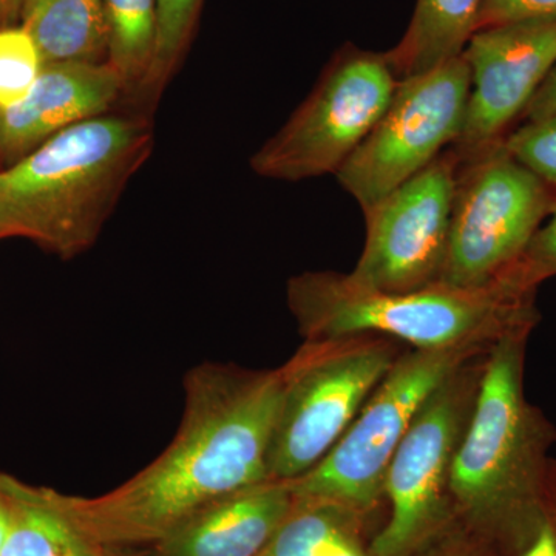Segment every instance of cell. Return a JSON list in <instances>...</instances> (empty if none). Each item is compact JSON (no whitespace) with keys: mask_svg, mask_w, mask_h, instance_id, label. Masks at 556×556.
<instances>
[{"mask_svg":"<svg viewBox=\"0 0 556 556\" xmlns=\"http://www.w3.org/2000/svg\"><path fill=\"white\" fill-rule=\"evenodd\" d=\"M510 556H556V459L548 468L540 517L532 532Z\"/></svg>","mask_w":556,"mask_h":556,"instance_id":"obj_25","label":"cell"},{"mask_svg":"<svg viewBox=\"0 0 556 556\" xmlns=\"http://www.w3.org/2000/svg\"><path fill=\"white\" fill-rule=\"evenodd\" d=\"M433 556H490L485 551H479L475 547L470 548L467 543H455L445 551L438 552Z\"/></svg>","mask_w":556,"mask_h":556,"instance_id":"obj_28","label":"cell"},{"mask_svg":"<svg viewBox=\"0 0 556 556\" xmlns=\"http://www.w3.org/2000/svg\"><path fill=\"white\" fill-rule=\"evenodd\" d=\"M489 351L412 348L397 356L331 452L288 482L292 495L331 501L358 514L371 510L383 495L388 466L427 399L456 368Z\"/></svg>","mask_w":556,"mask_h":556,"instance_id":"obj_6","label":"cell"},{"mask_svg":"<svg viewBox=\"0 0 556 556\" xmlns=\"http://www.w3.org/2000/svg\"><path fill=\"white\" fill-rule=\"evenodd\" d=\"M556 0H481L477 31L515 22L555 20Z\"/></svg>","mask_w":556,"mask_h":556,"instance_id":"obj_24","label":"cell"},{"mask_svg":"<svg viewBox=\"0 0 556 556\" xmlns=\"http://www.w3.org/2000/svg\"><path fill=\"white\" fill-rule=\"evenodd\" d=\"M358 515L331 501L295 497L283 525L260 556H369L358 541Z\"/></svg>","mask_w":556,"mask_h":556,"instance_id":"obj_18","label":"cell"},{"mask_svg":"<svg viewBox=\"0 0 556 556\" xmlns=\"http://www.w3.org/2000/svg\"><path fill=\"white\" fill-rule=\"evenodd\" d=\"M459 161L445 150L426 169L364 211L367 239L350 276L383 292L439 283L455 204Z\"/></svg>","mask_w":556,"mask_h":556,"instance_id":"obj_11","label":"cell"},{"mask_svg":"<svg viewBox=\"0 0 556 556\" xmlns=\"http://www.w3.org/2000/svg\"><path fill=\"white\" fill-rule=\"evenodd\" d=\"M137 556H153L152 551L150 548H142V551H139V554Z\"/></svg>","mask_w":556,"mask_h":556,"instance_id":"obj_30","label":"cell"},{"mask_svg":"<svg viewBox=\"0 0 556 556\" xmlns=\"http://www.w3.org/2000/svg\"><path fill=\"white\" fill-rule=\"evenodd\" d=\"M399 83L388 53L345 47L287 124L252 156V170L278 181L338 174L375 129Z\"/></svg>","mask_w":556,"mask_h":556,"instance_id":"obj_7","label":"cell"},{"mask_svg":"<svg viewBox=\"0 0 556 556\" xmlns=\"http://www.w3.org/2000/svg\"><path fill=\"white\" fill-rule=\"evenodd\" d=\"M399 354L382 336L305 340L285 368L268 452L273 481H294L331 452Z\"/></svg>","mask_w":556,"mask_h":556,"instance_id":"obj_5","label":"cell"},{"mask_svg":"<svg viewBox=\"0 0 556 556\" xmlns=\"http://www.w3.org/2000/svg\"><path fill=\"white\" fill-rule=\"evenodd\" d=\"M295 497L288 482H260L208 504L150 547L153 556H260Z\"/></svg>","mask_w":556,"mask_h":556,"instance_id":"obj_14","label":"cell"},{"mask_svg":"<svg viewBox=\"0 0 556 556\" xmlns=\"http://www.w3.org/2000/svg\"><path fill=\"white\" fill-rule=\"evenodd\" d=\"M42 68L38 47L22 25L0 28V110L21 104Z\"/></svg>","mask_w":556,"mask_h":556,"instance_id":"obj_21","label":"cell"},{"mask_svg":"<svg viewBox=\"0 0 556 556\" xmlns=\"http://www.w3.org/2000/svg\"><path fill=\"white\" fill-rule=\"evenodd\" d=\"M556 276V201L546 223L536 230L525 254L506 274L526 291L536 292L543 281Z\"/></svg>","mask_w":556,"mask_h":556,"instance_id":"obj_23","label":"cell"},{"mask_svg":"<svg viewBox=\"0 0 556 556\" xmlns=\"http://www.w3.org/2000/svg\"><path fill=\"white\" fill-rule=\"evenodd\" d=\"M152 146L142 113H108L54 135L0 170V239L22 237L64 260L83 254Z\"/></svg>","mask_w":556,"mask_h":556,"instance_id":"obj_2","label":"cell"},{"mask_svg":"<svg viewBox=\"0 0 556 556\" xmlns=\"http://www.w3.org/2000/svg\"><path fill=\"white\" fill-rule=\"evenodd\" d=\"M13 521L0 556H137L142 548H118L83 535L53 504L43 486L10 475Z\"/></svg>","mask_w":556,"mask_h":556,"instance_id":"obj_16","label":"cell"},{"mask_svg":"<svg viewBox=\"0 0 556 556\" xmlns=\"http://www.w3.org/2000/svg\"><path fill=\"white\" fill-rule=\"evenodd\" d=\"M485 354L456 368L427 399L388 466L390 519L369 556H408L447 522L453 460L477 399Z\"/></svg>","mask_w":556,"mask_h":556,"instance_id":"obj_9","label":"cell"},{"mask_svg":"<svg viewBox=\"0 0 556 556\" xmlns=\"http://www.w3.org/2000/svg\"><path fill=\"white\" fill-rule=\"evenodd\" d=\"M14 514V495L11 492L10 475L0 471V551L9 535Z\"/></svg>","mask_w":556,"mask_h":556,"instance_id":"obj_27","label":"cell"},{"mask_svg":"<svg viewBox=\"0 0 556 556\" xmlns=\"http://www.w3.org/2000/svg\"><path fill=\"white\" fill-rule=\"evenodd\" d=\"M535 295L507 277L484 288L434 283L383 292L332 270L299 274L287 288L305 340L382 336L428 351H489L510 332L535 328Z\"/></svg>","mask_w":556,"mask_h":556,"instance_id":"obj_4","label":"cell"},{"mask_svg":"<svg viewBox=\"0 0 556 556\" xmlns=\"http://www.w3.org/2000/svg\"><path fill=\"white\" fill-rule=\"evenodd\" d=\"M123 100V83L108 62L43 64L30 94L0 110V161L10 166L62 130L108 115Z\"/></svg>","mask_w":556,"mask_h":556,"instance_id":"obj_13","label":"cell"},{"mask_svg":"<svg viewBox=\"0 0 556 556\" xmlns=\"http://www.w3.org/2000/svg\"><path fill=\"white\" fill-rule=\"evenodd\" d=\"M463 54L470 68V97L463 130L450 148L459 164L501 144L526 113L556 65V17L482 28Z\"/></svg>","mask_w":556,"mask_h":556,"instance_id":"obj_12","label":"cell"},{"mask_svg":"<svg viewBox=\"0 0 556 556\" xmlns=\"http://www.w3.org/2000/svg\"><path fill=\"white\" fill-rule=\"evenodd\" d=\"M501 144L511 159L556 189V113L547 118L527 121Z\"/></svg>","mask_w":556,"mask_h":556,"instance_id":"obj_22","label":"cell"},{"mask_svg":"<svg viewBox=\"0 0 556 556\" xmlns=\"http://www.w3.org/2000/svg\"><path fill=\"white\" fill-rule=\"evenodd\" d=\"M555 189L503 148L459 164L447 254L439 283L484 288L517 265L551 214Z\"/></svg>","mask_w":556,"mask_h":556,"instance_id":"obj_8","label":"cell"},{"mask_svg":"<svg viewBox=\"0 0 556 556\" xmlns=\"http://www.w3.org/2000/svg\"><path fill=\"white\" fill-rule=\"evenodd\" d=\"M22 27L43 64H105L109 24L104 0H24Z\"/></svg>","mask_w":556,"mask_h":556,"instance_id":"obj_15","label":"cell"},{"mask_svg":"<svg viewBox=\"0 0 556 556\" xmlns=\"http://www.w3.org/2000/svg\"><path fill=\"white\" fill-rule=\"evenodd\" d=\"M470 83L464 54L399 83L375 129L336 174L364 211L455 144Z\"/></svg>","mask_w":556,"mask_h":556,"instance_id":"obj_10","label":"cell"},{"mask_svg":"<svg viewBox=\"0 0 556 556\" xmlns=\"http://www.w3.org/2000/svg\"><path fill=\"white\" fill-rule=\"evenodd\" d=\"M481 0H417L408 30L387 51L399 79L422 75L460 56L477 31Z\"/></svg>","mask_w":556,"mask_h":556,"instance_id":"obj_17","label":"cell"},{"mask_svg":"<svg viewBox=\"0 0 556 556\" xmlns=\"http://www.w3.org/2000/svg\"><path fill=\"white\" fill-rule=\"evenodd\" d=\"M109 24L108 64L135 101L148 78L159 31V0H104Z\"/></svg>","mask_w":556,"mask_h":556,"instance_id":"obj_19","label":"cell"},{"mask_svg":"<svg viewBox=\"0 0 556 556\" xmlns=\"http://www.w3.org/2000/svg\"><path fill=\"white\" fill-rule=\"evenodd\" d=\"M203 0H159L155 54L134 104L155 105L177 72L192 38Z\"/></svg>","mask_w":556,"mask_h":556,"instance_id":"obj_20","label":"cell"},{"mask_svg":"<svg viewBox=\"0 0 556 556\" xmlns=\"http://www.w3.org/2000/svg\"><path fill=\"white\" fill-rule=\"evenodd\" d=\"M0 2L3 3V7H5L7 10V14H9L10 11L21 9L22 3H24V0H0Z\"/></svg>","mask_w":556,"mask_h":556,"instance_id":"obj_29","label":"cell"},{"mask_svg":"<svg viewBox=\"0 0 556 556\" xmlns=\"http://www.w3.org/2000/svg\"><path fill=\"white\" fill-rule=\"evenodd\" d=\"M285 368L252 371L206 362L185 378V412L169 447L104 495L43 486L83 535L118 548H150L208 504L269 481L268 452Z\"/></svg>","mask_w":556,"mask_h":556,"instance_id":"obj_1","label":"cell"},{"mask_svg":"<svg viewBox=\"0 0 556 556\" xmlns=\"http://www.w3.org/2000/svg\"><path fill=\"white\" fill-rule=\"evenodd\" d=\"M556 113V65L543 86L536 91L533 100L530 101L529 108L526 110L527 121H536L547 118V116Z\"/></svg>","mask_w":556,"mask_h":556,"instance_id":"obj_26","label":"cell"},{"mask_svg":"<svg viewBox=\"0 0 556 556\" xmlns=\"http://www.w3.org/2000/svg\"><path fill=\"white\" fill-rule=\"evenodd\" d=\"M7 10L5 7H3V3L0 2V20H2V16H5Z\"/></svg>","mask_w":556,"mask_h":556,"instance_id":"obj_31","label":"cell"},{"mask_svg":"<svg viewBox=\"0 0 556 556\" xmlns=\"http://www.w3.org/2000/svg\"><path fill=\"white\" fill-rule=\"evenodd\" d=\"M532 331L510 332L486 353L450 477L453 507L503 541L510 555L540 517L556 444V428L526 397V351Z\"/></svg>","mask_w":556,"mask_h":556,"instance_id":"obj_3","label":"cell"}]
</instances>
